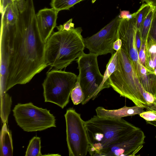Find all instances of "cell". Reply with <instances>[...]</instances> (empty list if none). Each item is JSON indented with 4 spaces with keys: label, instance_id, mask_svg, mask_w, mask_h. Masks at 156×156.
<instances>
[{
    "label": "cell",
    "instance_id": "1",
    "mask_svg": "<svg viewBox=\"0 0 156 156\" xmlns=\"http://www.w3.org/2000/svg\"><path fill=\"white\" fill-rule=\"evenodd\" d=\"M19 9L17 23L9 33L7 92L16 84L28 83L48 66L45 58L46 42L38 27L33 0H25Z\"/></svg>",
    "mask_w": 156,
    "mask_h": 156
},
{
    "label": "cell",
    "instance_id": "2",
    "mask_svg": "<svg viewBox=\"0 0 156 156\" xmlns=\"http://www.w3.org/2000/svg\"><path fill=\"white\" fill-rule=\"evenodd\" d=\"M117 51L118 59L113 73L107 83L120 96L132 101L137 106L146 108L156 103V98L146 91L139 80L136 71L124 46Z\"/></svg>",
    "mask_w": 156,
    "mask_h": 156
},
{
    "label": "cell",
    "instance_id": "3",
    "mask_svg": "<svg viewBox=\"0 0 156 156\" xmlns=\"http://www.w3.org/2000/svg\"><path fill=\"white\" fill-rule=\"evenodd\" d=\"M91 156H98L109 146L131 135L140 128L124 120L100 117L94 115L85 121Z\"/></svg>",
    "mask_w": 156,
    "mask_h": 156
},
{
    "label": "cell",
    "instance_id": "4",
    "mask_svg": "<svg viewBox=\"0 0 156 156\" xmlns=\"http://www.w3.org/2000/svg\"><path fill=\"white\" fill-rule=\"evenodd\" d=\"M82 31L78 27L52 34L46 42L45 58L48 66L61 70L84 53Z\"/></svg>",
    "mask_w": 156,
    "mask_h": 156
},
{
    "label": "cell",
    "instance_id": "5",
    "mask_svg": "<svg viewBox=\"0 0 156 156\" xmlns=\"http://www.w3.org/2000/svg\"><path fill=\"white\" fill-rule=\"evenodd\" d=\"M77 78L75 73L61 70L48 72L42 84L45 102L54 103L63 108L69 102Z\"/></svg>",
    "mask_w": 156,
    "mask_h": 156
},
{
    "label": "cell",
    "instance_id": "6",
    "mask_svg": "<svg viewBox=\"0 0 156 156\" xmlns=\"http://www.w3.org/2000/svg\"><path fill=\"white\" fill-rule=\"evenodd\" d=\"M12 111L17 125L25 131H41L56 127L55 117L50 110L38 107L31 102L18 103Z\"/></svg>",
    "mask_w": 156,
    "mask_h": 156
},
{
    "label": "cell",
    "instance_id": "7",
    "mask_svg": "<svg viewBox=\"0 0 156 156\" xmlns=\"http://www.w3.org/2000/svg\"><path fill=\"white\" fill-rule=\"evenodd\" d=\"M98 56L93 53H84L77 60L79 74L77 80L83 90L84 99L81 103L85 105L97 96L104 75L99 70L97 60Z\"/></svg>",
    "mask_w": 156,
    "mask_h": 156
},
{
    "label": "cell",
    "instance_id": "8",
    "mask_svg": "<svg viewBox=\"0 0 156 156\" xmlns=\"http://www.w3.org/2000/svg\"><path fill=\"white\" fill-rule=\"evenodd\" d=\"M66 141L69 156H86L89 143L85 121L75 109H67L65 114Z\"/></svg>",
    "mask_w": 156,
    "mask_h": 156
},
{
    "label": "cell",
    "instance_id": "9",
    "mask_svg": "<svg viewBox=\"0 0 156 156\" xmlns=\"http://www.w3.org/2000/svg\"><path fill=\"white\" fill-rule=\"evenodd\" d=\"M120 18L117 16L106 25L94 35L84 38L85 48L90 53L98 56L113 54L114 43L118 38V29Z\"/></svg>",
    "mask_w": 156,
    "mask_h": 156
},
{
    "label": "cell",
    "instance_id": "10",
    "mask_svg": "<svg viewBox=\"0 0 156 156\" xmlns=\"http://www.w3.org/2000/svg\"><path fill=\"white\" fill-rule=\"evenodd\" d=\"M145 136L140 129L126 138L104 149L99 156H134L143 147Z\"/></svg>",
    "mask_w": 156,
    "mask_h": 156
},
{
    "label": "cell",
    "instance_id": "11",
    "mask_svg": "<svg viewBox=\"0 0 156 156\" xmlns=\"http://www.w3.org/2000/svg\"><path fill=\"white\" fill-rule=\"evenodd\" d=\"M137 29L136 16L127 20L121 19L118 29V38L125 48L134 67L135 63H140L136 46V37Z\"/></svg>",
    "mask_w": 156,
    "mask_h": 156
},
{
    "label": "cell",
    "instance_id": "12",
    "mask_svg": "<svg viewBox=\"0 0 156 156\" xmlns=\"http://www.w3.org/2000/svg\"><path fill=\"white\" fill-rule=\"evenodd\" d=\"M58 12L52 8H45L40 10L36 15L39 32L45 42L56 26Z\"/></svg>",
    "mask_w": 156,
    "mask_h": 156
},
{
    "label": "cell",
    "instance_id": "13",
    "mask_svg": "<svg viewBox=\"0 0 156 156\" xmlns=\"http://www.w3.org/2000/svg\"><path fill=\"white\" fill-rule=\"evenodd\" d=\"M144 108L137 106L127 107L125 106L117 109L107 110L99 107L96 109L97 115L102 118L119 119L123 117L140 115L144 112Z\"/></svg>",
    "mask_w": 156,
    "mask_h": 156
},
{
    "label": "cell",
    "instance_id": "14",
    "mask_svg": "<svg viewBox=\"0 0 156 156\" xmlns=\"http://www.w3.org/2000/svg\"><path fill=\"white\" fill-rule=\"evenodd\" d=\"M9 38L5 34L1 33L0 36V89H5L8 75L9 58Z\"/></svg>",
    "mask_w": 156,
    "mask_h": 156
},
{
    "label": "cell",
    "instance_id": "15",
    "mask_svg": "<svg viewBox=\"0 0 156 156\" xmlns=\"http://www.w3.org/2000/svg\"><path fill=\"white\" fill-rule=\"evenodd\" d=\"M0 134V156H12L13 145L11 132L8 129L7 123H3Z\"/></svg>",
    "mask_w": 156,
    "mask_h": 156
},
{
    "label": "cell",
    "instance_id": "16",
    "mask_svg": "<svg viewBox=\"0 0 156 156\" xmlns=\"http://www.w3.org/2000/svg\"><path fill=\"white\" fill-rule=\"evenodd\" d=\"M117 59L118 54L117 51L112 54L111 57L107 65L103 79L100 87V91L104 89L109 87L107 83V80L115 70Z\"/></svg>",
    "mask_w": 156,
    "mask_h": 156
},
{
    "label": "cell",
    "instance_id": "17",
    "mask_svg": "<svg viewBox=\"0 0 156 156\" xmlns=\"http://www.w3.org/2000/svg\"><path fill=\"white\" fill-rule=\"evenodd\" d=\"M156 7L152 6L147 16L145 18L138 30L140 35L144 38L148 34L151 29Z\"/></svg>",
    "mask_w": 156,
    "mask_h": 156
},
{
    "label": "cell",
    "instance_id": "18",
    "mask_svg": "<svg viewBox=\"0 0 156 156\" xmlns=\"http://www.w3.org/2000/svg\"><path fill=\"white\" fill-rule=\"evenodd\" d=\"M41 140L40 137H34L30 141L26 152L25 156H42Z\"/></svg>",
    "mask_w": 156,
    "mask_h": 156
},
{
    "label": "cell",
    "instance_id": "19",
    "mask_svg": "<svg viewBox=\"0 0 156 156\" xmlns=\"http://www.w3.org/2000/svg\"><path fill=\"white\" fill-rule=\"evenodd\" d=\"M84 0H52L51 3L52 8L58 12L69 10L77 3Z\"/></svg>",
    "mask_w": 156,
    "mask_h": 156
},
{
    "label": "cell",
    "instance_id": "20",
    "mask_svg": "<svg viewBox=\"0 0 156 156\" xmlns=\"http://www.w3.org/2000/svg\"><path fill=\"white\" fill-rule=\"evenodd\" d=\"M70 96L74 105H78L81 103L84 99V96L83 90L77 80L71 92Z\"/></svg>",
    "mask_w": 156,
    "mask_h": 156
},
{
    "label": "cell",
    "instance_id": "21",
    "mask_svg": "<svg viewBox=\"0 0 156 156\" xmlns=\"http://www.w3.org/2000/svg\"><path fill=\"white\" fill-rule=\"evenodd\" d=\"M152 6L147 3H143L138 9V12L136 16L137 30L140 28L141 24L147 16Z\"/></svg>",
    "mask_w": 156,
    "mask_h": 156
},
{
    "label": "cell",
    "instance_id": "22",
    "mask_svg": "<svg viewBox=\"0 0 156 156\" xmlns=\"http://www.w3.org/2000/svg\"><path fill=\"white\" fill-rule=\"evenodd\" d=\"M140 116L146 121H156V113L152 111L147 110L140 113Z\"/></svg>",
    "mask_w": 156,
    "mask_h": 156
},
{
    "label": "cell",
    "instance_id": "23",
    "mask_svg": "<svg viewBox=\"0 0 156 156\" xmlns=\"http://www.w3.org/2000/svg\"><path fill=\"white\" fill-rule=\"evenodd\" d=\"M72 19H70L63 25H60L56 27L58 30H69L74 28V24L72 23Z\"/></svg>",
    "mask_w": 156,
    "mask_h": 156
},
{
    "label": "cell",
    "instance_id": "24",
    "mask_svg": "<svg viewBox=\"0 0 156 156\" xmlns=\"http://www.w3.org/2000/svg\"><path fill=\"white\" fill-rule=\"evenodd\" d=\"M138 10L132 14H130L129 12L128 11L123 10L121 11L119 15V17L120 19H126L129 20L136 16L138 13Z\"/></svg>",
    "mask_w": 156,
    "mask_h": 156
},
{
    "label": "cell",
    "instance_id": "25",
    "mask_svg": "<svg viewBox=\"0 0 156 156\" xmlns=\"http://www.w3.org/2000/svg\"><path fill=\"white\" fill-rule=\"evenodd\" d=\"M145 47L144 44L140 48L139 54V57L140 62L143 64H144L146 62V56L145 52Z\"/></svg>",
    "mask_w": 156,
    "mask_h": 156
},
{
    "label": "cell",
    "instance_id": "26",
    "mask_svg": "<svg viewBox=\"0 0 156 156\" xmlns=\"http://www.w3.org/2000/svg\"><path fill=\"white\" fill-rule=\"evenodd\" d=\"M122 45L121 40L119 38H118L114 43L113 48L116 51L119 50L121 48Z\"/></svg>",
    "mask_w": 156,
    "mask_h": 156
},
{
    "label": "cell",
    "instance_id": "27",
    "mask_svg": "<svg viewBox=\"0 0 156 156\" xmlns=\"http://www.w3.org/2000/svg\"><path fill=\"white\" fill-rule=\"evenodd\" d=\"M143 3H147L151 6L156 7V0H141Z\"/></svg>",
    "mask_w": 156,
    "mask_h": 156
},
{
    "label": "cell",
    "instance_id": "28",
    "mask_svg": "<svg viewBox=\"0 0 156 156\" xmlns=\"http://www.w3.org/2000/svg\"><path fill=\"white\" fill-rule=\"evenodd\" d=\"M149 52L151 53L155 54L156 53V45H155L151 46L149 49Z\"/></svg>",
    "mask_w": 156,
    "mask_h": 156
},
{
    "label": "cell",
    "instance_id": "29",
    "mask_svg": "<svg viewBox=\"0 0 156 156\" xmlns=\"http://www.w3.org/2000/svg\"><path fill=\"white\" fill-rule=\"evenodd\" d=\"M149 66L152 68H155V64L153 60H150L149 62Z\"/></svg>",
    "mask_w": 156,
    "mask_h": 156
},
{
    "label": "cell",
    "instance_id": "30",
    "mask_svg": "<svg viewBox=\"0 0 156 156\" xmlns=\"http://www.w3.org/2000/svg\"><path fill=\"white\" fill-rule=\"evenodd\" d=\"M147 124L153 125L156 127V121H146Z\"/></svg>",
    "mask_w": 156,
    "mask_h": 156
},
{
    "label": "cell",
    "instance_id": "31",
    "mask_svg": "<svg viewBox=\"0 0 156 156\" xmlns=\"http://www.w3.org/2000/svg\"><path fill=\"white\" fill-rule=\"evenodd\" d=\"M13 1L17 2L18 3L23 2L25 0H13Z\"/></svg>",
    "mask_w": 156,
    "mask_h": 156
},
{
    "label": "cell",
    "instance_id": "32",
    "mask_svg": "<svg viewBox=\"0 0 156 156\" xmlns=\"http://www.w3.org/2000/svg\"><path fill=\"white\" fill-rule=\"evenodd\" d=\"M153 61L154 62L155 65V67L156 68V55H155L154 56V58L153 59Z\"/></svg>",
    "mask_w": 156,
    "mask_h": 156
},
{
    "label": "cell",
    "instance_id": "33",
    "mask_svg": "<svg viewBox=\"0 0 156 156\" xmlns=\"http://www.w3.org/2000/svg\"><path fill=\"white\" fill-rule=\"evenodd\" d=\"M96 0H91L92 3H94Z\"/></svg>",
    "mask_w": 156,
    "mask_h": 156
},
{
    "label": "cell",
    "instance_id": "34",
    "mask_svg": "<svg viewBox=\"0 0 156 156\" xmlns=\"http://www.w3.org/2000/svg\"><path fill=\"white\" fill-rule=\"evenodd\" d=\"M153 111L154 113H156V110H153V111Z\"/></svg>",
    "mask_w": 156,
    "mask_h": 156
},
{
    "label": "cell",
    "instance_id": "35",
    "mask_svg": "<svg viewBox=\"0 0 156 156\" xmlns=\"http://www.w3.org/2000/svg\"><path fill=\"white\" fill-rule=\"evenodd\" d=\"M154 73L155 74H156V69H155Z\"/></svg>",
    "mask_w": 156,
    "mask_h": 156
},
{
    "label": "cell",
    "instance_id": "36",
    "mask_svg": "<svg viewBox=\"0 0 156 156\" xmlns=\"http://www.w3.org/2000/svg\"><path fill=\"white\" fill-rule=\"evenodd\" d=\"M155 138H156V136H155Z\"/></svg>",
    "mask_w": 156,
    "mask_h": 156
}]
</instances>
